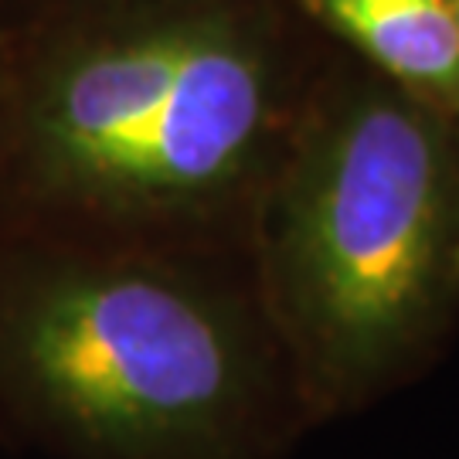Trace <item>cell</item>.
Listing matches in <instances>:
<instances>
[{"instance_id":"obj_3","label":"cell","mask_w":459,"mask_h":459,"mask_svg":"<svg viewBox=\"0 0 459 459\" xmlns=\"http://www.w3.org/2000/svg\"><path fill=\"white\" fill-rule=\"evenodd\" d=\"M195 28H153L55 55L31 79L21 136L51 187L102 195L147 130L181 68Z\"/></svg>"},{"instance_id":"obj_6","label":"cell","mask_w":459,"mask_h":459,"mask_svg":"<svg viewBox=\"0 0 459 459\" xmlns=\"http://www.w3.org/2000/svg\"><path fill=\"white\" fill-rule=\"evenodd\" d=\"M453 11H456V24H459V0H453Z\"/></svg>"},{"instance_id":"obj_1","label":"cell","mask_w":459,"mask_h":459,"mask_svg":"<svg viewBox=\"0 0 459 459\" xmlns=\"http://www.w3.org/2000/svg\"><path fill=\"white\" fill-rule=\"evenodd\" d=\"M0 375L109 459H197L242 426L255 368L204 299L136 269L58 265L0 299Z\"/></svg>"},{"instance_id":"obj_2","label":"cell","mask_w":459,"mask_h":459,"mask_svg":"<svg viewBox=\"0 0 459 459\" xmlns=\"http://www.w3.org/2000/svg\"><path fill=\"white\" fill-rule=\"evenodd\" d=\"M443 212L439 143L405 102H361L299 191L290 276L320 368L354 385L392 364L429 299Z\"/></svg>"},{"instance_id":"obj_5","label":"cell","mask_w":459,"mask_h":459,"mask_svg":"<svg viewBox=\"0 0 459 459\" xmlns=\"http://www.w3.org/2000/svg\"><path fill=\"white\" fill-rule=\"evenodd\" d=\"M316 17L394 79L432 89L459 85L453 0H307Z\"/></svg>"},{"instance_id":"obj_4","label":"cell","mask_w":459,"mask_h":459,"mask_svg":"<svg viewBox=\"0 0 459 459\" xmlns=\"http://www.w3.org/2000/svg\"><path fill=\"white\" fill-rule=\"evenodd\" d=\"M263 113V62L231 34L195 28L160 109L102 195L197 191L221 181L252 147Z\"/></svg>"}]
</instances>
